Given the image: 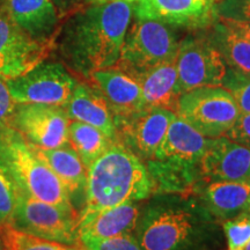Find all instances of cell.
Instances as JSON below:
<instances>
[{"instance_id": "cell-1", "label": "cell", "mask_w": 250, "mask_h": 250, "mask_svg": "<svg viewBox=\"0 0 250 250\" xmlns=\"http://www.w3.org/2000/svg\"><path fill=\"white\" fill-rule=\"evenodd\" d=\"M126 0L86 4L74 9L59 35V52L72 71L88 79L94 72L114 67L132 20Z\"/></svg>"}, {"instance_id": "cell-2", "label": "cell", "mask_w": 250, "mask_h": 250, "mask_svg": "<svg viewBox=\"0 0 250 250\" xmlns=\"http://www.w3.org/2000/svg\"><path fill=\"white\" fill-rule=\"evenodd\" d=\"M215 236L214 217L202 202L176 193L149 202L134 229L143 250H203Z\"/></svg>"}, {"instance_id": "cell-3", "label": "cell", "mask_w": 250, "mask_h": 250, "mask_svg": "<svg viewBox=\"0 0 250 250\" xmlns=\"http://www.w3.org/2000/svg\"><path fill=\"white\" fill-rule=\"evenodd\" d=\"M86 203L79 219L126 202L148 198L154 184L138 156L117 142L89 166L86 180Z\"/></svg>"}, {"instance_id": "cell-4", "label": "cell", "mask_w": 250, "mask_h": 250, "mask_svg": "<svg viewBox=\"0 0 250 250\" xmlns=\"http://www.w3.org/2000/svg\"><path fill=\"white\" fill-rule=\"evenodd\" d=\"M208 143L210 138L175 116L154 158L147 162L154 191L181 193L202 179L201 160Z\"/></svg>"}, {"instance_id": "cell-5", "label": "cell", "mask_w": 250, "mask_h": 250, "mask_svg": "<svg viewBox=\"0 0 250 250\" xmlns=\"http://www.w3.org/2000/svg\"><path fill=\"white\" fill-rule=\"evenodd\" d=\"M0 167L18 192L65 210H74L71 195L57 175L11 125L0 127Z\"/></svg>"}, {"instance_id": "cell-6", "label": "cell", "mask_w": 250, "mask_h": 250, "mask_svg": "<svg viewBox=\"0 0 250 250\" xmlns=\"http://www.w3.org/2000/svg\"><path fill=\"white\" fill-rule=\"evenodd\" d=\"M179 41L168 24L136 18L125 35L121 55L114 67L137 81L146 72L175 61Z\"/></svg>"}, {"instance_id": "cell-7", "label": "cell", "mask_w": 250, "mask_h": 250, "mask_svg": "<svg viewBox=\"0 0 250 250\" xmlns=\"http://www.w3.org/2000/svg\"><path fill=\"white\" fill-rule=\"evenodd\" d=\"M233 96L221 86L198 87L181 94L176 116L206 138L225 136L240 116Z\"/></svg>"}, {"instance_id": "cell-8", "label": "cell", "mask_w": 250, "mask_h": 250, "mask_svg": "<svg viewBox=\"0 0 250 250\" xmlns=\"http://www.w3.org/2000/svg\"><path fill=\"white\" fill-rule=\"evenodd\" d=\"M78 224L79 214L76 210H65L17 191L9 225L21 232L65 245H79Z\"/></svg>"}, {"instance_id": "cell-9", "label": "cell", "mask_w": 250, "mask_h": 250, "mask_svg": "<svg viewBox=\"0 0 250 250\" xmlns=\"http://www.w3.org/2000/svg\"><path fill=\"white\" fill-rule=\"evenodd\" d=\"M6 83L17 104L65 107L78 81L61 62L44 61L22 76L6 80Z\"/></svg>"}, {"instance_id": "cell-10", "label": "cell", "mask_w": 250, "mask_h": 250, "mask_svg": "<svg viewBox=\"0 0 250 250\" xmlns=\"http://www.w3.org/2000/svg\"><path fill=\"white\" fill-rule=\"evenodd\" d=\"M227 68L204 33L184 37L179 43L176 70L181 94L198 87L221 86Z\"/></svg>"}, {"instance_id": "cell-11", "label": "cell", "mask_w": 250, "mask_h": 250, "mask_svg": "<svg viewBox=\"0 0 250 250\" xmlns=\"http://www.w3.org/2000/svg\"><path fill=\"white\" fill-rule=\"evenodd\" d=\"M54 48V39H34L9 18L5 8L0 9V78L22 76L44 62Z\"/></svg>"}, {"instance_id": "cell-12", "label": "cell", "mask_w": 250, "mask_h": 250, "mask_svg": "<svg viewBox=\"0 0 250 250\" xmlns=\"http://www.w3.org/2000/svg\"><path fill=\"white\" fill-rule=\"evenodd\" d=\"M71 120L64 107L24 103L15 108L11 126L39 148H56L68 144Z\"/></svg>"}, {"instance_id": "cell-13", "label": "cell", "mask_w": 250, "mask_h": 250, "mask_svg": "<svg viewBox=\"0 0 250 250\" xmlns=\"http://www.w3.org/2000/svg\"><path fill=\"white\" fill-rule=\"evenodd\" d=\"M175 116L174 112L164 108H145L132 117L115 122V142L122 144L140 160L151 161Z\"/></svg>"}, {"instance_id": "cell-14", "label": "cell", "mask_w": 250, "mask_h": 250, "mask_svg": "<svg viewBox=\"0 0 250 250\" xmlns=\"http://www.w3.org/2000/svg\"><path fill=\"white\" fill-rule=\"evenodd\" d=\"M133 13L143 20L199 30L217 20L214 5L208 0H134Z\"/></svg>"}, {"instance_id": "cell-15", "label": "cell", "mask_w": 250, "mask_h": 250, "mask_svg": "<svg viewBox=\"0 0 250 250\" xmlns=\"http://www.w3.org/2000/svg\"><path fill=\"white\" fill-rule=\"evenodd\" d=\"M201 174L210 182H250V148L226 136L210 138L201 160Z\"/></svg>"}, {"instance_id": "cell-16", "label": "cell", "mask_w": 250, "mask_h": 250, "mask_svg": "<svg viewBox=\"0 0 250 250\" xmlns=\"http://www.w3.org/2000/svg\"><path fill=\"white\" fill-rule=\"evenodd\" d=\"M88 81L107 101L115 122L132 117L145 109L142 87L133 78L116 67L94 72Z\"/></svg>"}, {"instance_id": "cell-17", "label": "cell", "mask_w": 250, "mask_h": 250, "mask_svg": "<svg viewBox=\"0 0 250 250\" xmlns=\"http://www.w3.org/2000/svg\"><path fill=\"white\" fill-rule=\"evenodd\" d=\"M64 108L71 121L92 125L115 142L116 125L112 112L100 90L89 81L77 83Z\"/></svg>"}, {"instance_id": "cell-18", "label": "cell", "mask_w": 250, "mask_h": 250, "mask_svg": "<svg viewBox=\"0 0 250 250\" xmlns=\"http://www.w3.org/2000/svg\"><path fill=\"white\" fill-rule=\"evenodd\" d=\"M6 12L21 29L37 40H51L62 15L52 0H5Z\"/></svg>"}, {"instance_id": "cell-19", "label": "cell", "mask_w": 250, "mask_h": 250, "mask_svg": "<svg viewBox=\"0 0 250 250\" xmlns=\"http://www.w3.org/2000/svg\"><path fill=\"white\" fill-rule=\"evenodd\" d=\"M140 215L136 202H126L115 208L96 212L79 219V239H108L124 234H132Z\"/></svg>"}, {"instance_id": "cell-20", "label": "cell", "mask_w": 250, "mask_h": 250, "mask_svg": "<svg viewBox=\"0 0 250 250\" xmlns=\"http://www.w3.org/2000/svg\"><path fill=\"white\" fill-rule=\"evenodd\" d=\"M199 201L215 219L228 220L248 208L250 182H210L199 192Z\"/></svg>"}, {"instance_id": "cell-21", "label": "cell", "mask_w": 250, "mask_h": 250, "mask_svg": "<svg viewBox=\"0 0 250 250\" xmlns=\"http://www.w3.org/2000/svg\"><path fill=\"white\" fill-rule=\"evenodd\" d=\"M142 87L145 108H164L176 115L181 96L176 59L160 64L137 79Z\"/></svg>"}, {"instance_id": "cell-22", "label": "cell", "mask_w": 250, "mask_h": 250, "mask_svg": "<svg viewBox=\"0 0 250 250\" xmlns=\"http://www.w3.org/2000/svg\"><path fill=\"white\" fill-rule=\"evenodd\" d=\"M205 36L218 50L227 67L250 76V40L235 28L218 19L203 29Z\"/></svg>"}, {"instance_id": "cell-23", "label": "cell", "mask_w": 250, "mask_h": 250, "mask_svg": "<svg viewBox=\"0 0 250 250\" xmlns=\"http://www.w3.org/2000/svg\"><path fill=\"white\" fill-rule=\"evenodd\" d=\"M33 147L36 154L57 175L71 196L86 187L87 168L70 144L50 149Z\"/></svg>"}, {"instance_id": "cell-24", "label": "cell", "mask_w": 250, "mask_h": 250, "mask_svg": "<svg viewBox=\"0 0 250 250\" xmlns=\"http://www.w3.org/2000/svg\"><path fill=\"white\" fill-rule=\"evenodd\" d=\"M111 143L110 138L92 125L71 121L68 126V144L80 156L87 169Z\"/></svg>"}, {"instance_id": "cell-25", "label": "cell", "mask_w": 250, "mask_h": 250, "mask_svg": "<svg viewBox=\"0 0 250 250\" xmlns=\"http://www.w3.org/2000/svg\"><path fill=\"white\" fill-rule=\"evenodd\" d=\"M4 250H87L83 243L65 245V243L45 240L42 237L21 232L12 225H1Z\"/></svg>"}, {"instance_id": "cell-26", "label": "cell", "mask_w": 250, "mask_h": 250, "mask_svg": "<svg viewBox=\"0 0 250 250\" xmlns=\"http://www.w3.org/2000/svg\"><path fill=\"white\" fill-rule=\"evenodd\" d=\"M221 87L235 100L240 114H250V76L227 68Z\"/></svg>"}, {"instance_id": "cell-27", "label": "cell", "mask_w": 250, "mask_h": 250, "mask_svg": "<svg viewBox=\"0 0 250 250\" xmlns=\"http://www.w3.org/2000/svg\"><path fill=\"white\" fill-rule=\"evenodd\" d=\"M228 248L241 250L250 240V211H243L223 223Z\"/></svg>"}, {"instance_id": "cell-28", "label": "cell", "mask_w": 250, "mask_h": 250, "mask_svg": "<svg viewBox=\"0 0 250 250\" xmlns=\"http://www.w3.org/2000/svg\"><path fill=\"white\" fill-rule=\"evenodd\" d=\"M87 250H143L132 234H124L108 239H81Z\"/></svg>"}, {"instance_id": "cell-29", "label": "cell", "mask_w": 250, "mask_h": 250, "mask_svg": "<svg viewBox=\"0 0 250 250\" xmlns=\"http://www.w3.org/2000/svg\"><path fill=\"white\" fill-rule=\"evenodd\" d=\"M17 204V190L13 182L0 167V225L11 223Z\"/></svg>"}, {"instance_id": "cell-30", "label": "cell", "mask_w": 250, "mask_h": 250, "mask_svg": "<svg viewBox=\"0 0 250 250\" xmlns=\"http://www.w3.org/2000/svg\"><path fill=\"white\" fill-rule=\"evenodd\" d=\"M214 11L219 19L250 22V0H221L214 5Z\"/></svg>"}, {"instance_id": "cell-31", "label": "cell", "mask_w": 250, "mask_h": 250, "mask_svg": "<svg viewBox=\"0 0 250 250\" xmlns=\"http://www.w3.org/2000/svg\"><path fill=\"white\" fill-rule=\"evenodd\" d=\"M225 136L245 147L250 148V114H241Z\"/></svg>"}, {"instance_id": "cell-32", "label": "cell", "mask_w": 250, "mask_h": 250, "mask_svg": "<svg viewBox=\"0 0 250 250\" xmlns=\"http://www.w3.org/2000/svg\"><path fill=\"white\" fill-rule=\"evenodd\" d=\"M17 103L12 98L6 80L0 78V127L11 125Z\"/></svg>"}, {"instance_id": "cell-33", "label": "cell", "mask_w": 250, "mask_h": 250, "mask_svg": "<svg viewBox=\"0 0 250 250\" xmlns=\"http://www.w3.org/2000/svg\"><path fill=\"white\" fill-rule=\"evenodd\" d=\"M62 17L83 5L85 0H52Z\"/></svg>"}, {"instance_id": "cell-34", "label": "cell", "mask_w": 250, "mask_h": 250, "mask_svg": "<svg viewBox=\"0 0 250 250\" xmlns=\"http://www.w3.org/2000/svg\"><path fill=\"white\" fill-rule=\"evenodd\" d=\"M219 19V18H218ZM225 22H227L229 26L235 28L237 31L243 34L246 37H248L250 40V22H236V21H230V20H225V19H221Z\"/></svg>"}, {"instance_id": "cell-35", "label": "cell", "mask_w": 250, "mask_h": 250, "mask_svg": "<svg viewBox=\"0 0 250 250\" xmlns=\"http://www.w3.org/2000/svg\"><path fill=\"white\" fill-rule=\"evenodd\" d=\"M105 1H112V0H85L83 5L86 4H98V2H105ZM126 1H134V0H126Z\"/></svg>"}, {"instance_id": "cell-36", "label": "cell", "mask_w": 250, "mask_h": 250, "mask_svg": "<svg viewBox=\"0 0 250 250\" xmlns=\"http://www.w3.org/2000/svg\"><path fill=\"white\" fill-rule=\"evenodd\" d=\"M0 250H4V242H2V232H1V225H0Z\"/></svg>"}, {"instance_id": "cell-37", "label": "cell", "mask_w": 250, "mask_h": 250, "mask_svg": "<svg viewBox=\"0 0 250 250\" xmlns=\"http://www.w3.org/2000/svg\"><path fill=\"white\" fill-rule=\"evenodd\" d=\"M241 250H250V240H249V241H248V242H247V243H246V246H245V247H243V248H242Z\"/></svg>"}, {"instance_id": "cell-38", "label": "cell", "mask_w": 250, "mask_h": 250, "mask_svg": "<svg viewBox=\"0 0 250 250\" xmlns=\"http://www.w3.org/2000/svg\"><path fill=\"white\" fill-rule=\"evenodd\" d=\"M208 1L211 2V4H213V5H217L218 2H220L221 0H208Z\"/></svg>"}, {"instance_id": "cell-39", "label": "cell", "mask_w": 250, "mask_h": 250, "mask_svg": "<svg viewBox=\"0 0 250 250\" xmlns=\"http://www.w3.org/2000/svg\"><path fill=\"white\" fill-rule=\"evenodd\" d=\"M247 211H250V203H249V206H248V208H247Z\"/></svg>"}, {"instance_id": "cell-40", "label": "cell", "mask_w": 250, "mask_h": 250, "mask_svg": "<svg viewBox=\"0 0 250 250\" xmlns=\"http://www.w3.org/2000/svg\"><path fill=\"white\" fill-rule=\"evenodd\" d=\"M229 250H234V249H229Z\"/></svg>"}]
</instances>
